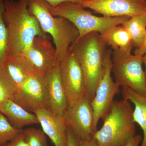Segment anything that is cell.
I'll list each match as a JSON object with an SVG mask.
<instances>
[{
    "instance_id": "9",
    "label": "cell",
    "mask_w": 146,
    "mask_h": 146,
    "mask_svg": "<svg viewBox=\"0 0 146 146\" xmlns=\"http://www.w3.org/2000/svg\"><path fill=\"white\" fill-rule=\"evenodd\" d=\"M59 67L68 107H70L86 94L83 72L75 56L70 51L59 63Z\"/></svg>"
},
{
    "instance_id": "29",
    "label": "cell",
    "mask_w": 146,
    "mask_h": 146,
    "mask_svg": "<svg viewBox=\"0 0 146 146\" xmlns=\"http://www.w3.org/2000/svg\"><path fill=\"white\" fill-rule=\"evenodd\" d=\"M146 53V36L145 42L141 48L135 49L134 52V54L143 56Z\"/></svg>"
},
{
    "instance_id": "1",
    "label": "cell",
    "mask_w": 146,
    "mask_h": 146,
    "mask_svg": "<svg viewBox=\"0 0 146 146\" xmlns=\"http://www.w3.org/2000/svg\"><path fill=\"white\" fill-rule=\"evenodd\" d=\"M4 18L8 32L7 56L23 54L36 36L47 37L29 10L28 0H5Z\"/></svg>"
},
{
    "instance_id": "24",
    "label": "cell",
    "mask_w": 146,
    "mask_h": 146,
    "mask_svg": "<svg viewBox=\"0 0 146 146\" xmlns=\"http://www.w3.org/2000/svg\"><path fill=\"white\" fill-rule=\"evenodd\" d=\"M4 146H29L25 139L23 130L17 137Z\"/></svg>"
},
{
    "instance_id": "17",
    "label": "cell",
    "mask_w": 146,
    "mask_h": 146,
    "mask_svg": "<svg viewBox=\"0 0 146 146\" xmlns=\"http://www.w3.org/2000/svg\"><path fill=\"white\" fill-rule=\"evenodd\" d=\"M4 66L13 79L16 89L36 73L23 55L7 56Z\"/></svg>"
},
{
    "instance_id": "23",
    "label": "cell",
    "mask_w": 146,
    "mask_h": 146,
    "mask_svg": "<svg viewBox=\"0 0 146 146\" xmlns=\"http://www.w3.org/2000/svg\"><path fill=\"white\" fill-rule=\"evenodd\" d=\"M25 139L29 146H48L46 135L43 130L29 127L23 129Z\"/></svg>"
},
{
    "instance_id": "27",
    "label": "cell",
    "mask_w": 146,
    "mask_h": 146,
    "mask_svg": "<svg viewBox=\"0 0 146 146\" xmlns=\"http://www.w3.org/2000/svg\"><path fill=\"white\" fill-rule=\"evenodd\" d=\"M77 146H99L94 138L89 139H78Z\"/></svg>"
},
{
    "instance_id": "13",
    "label": "cell",
    "mask_w": 146,
    "mask_h": 146,
    "mask_svg": "<svg viewBox=\"0 0 146 146\" xmlns=\"http://www.w3.org/2000/svg\"><path fill=\"white\" fill-rule=\"evenodd\" d=\"M33 113L54 146H67L68 125L63 116L54 114L49 109H38Z\"/></svg>"
},
{
    "instance_id": "10",
    "label": "cell",
    "mask_w": 146,
    "mask_h": 146,
    "mask_svg": "<svg viewBox=\"0 0 146 146\" xmlns=\"http://www.w3.org/2000/svg\"><path fill=\"white\" fill-rule=\"evenodd\" d=\"M86 94L78 102L68 107L63 115L68 126L77 138L89 139L94 137V112Z\"/></svg>"
},
{
    "instance_id": "6",
    "label": "cell",
    "mask_w": 146,
    "mask_h": 146,
    "mask_svg": "<svg viewBox=\"0 0 146 146\" xmlns=\"http://www.w3.org/2000/svg\"><path fill=\"white\" fill-rule=\"evenodd\" d=\"M111 59L112 72L119 86L146 94L145 74L142 67L143 56L117 49L112 51Z\"/></svg>"
},
{
    "instance_id": "19",
    "label": "cell",
    "mask_w": 146,
    "mask_h": 146,
    "mask_svg": "<svg viewBox=\"0 0 146 146\" xmlns=\"http://www.w3.org/2000/svg\"><path fill=\"white\" fill-rule=\"evenodd\" d=\"M122 25L130 34L133 47L141 48L146 36V14L130 17Z\"/></svg>"
},
{
    "instance_id": "18",
    "label": "cell",
    "mask_w": 146,
    "mask_h": 146,
    "mask_svg": "<svg viewBox=\"0 0 146 146\" xmlns=\"http://www.w3.org/2000/svg\"><path fill=\"white\" fill-rule=\"evenodd\" d=\"M107 46L113 49L120 50L127 53H131L133 43L130 34L122 25L115 26L101 35Z\"/></svg>"
},
{
    "instance_id": "4",
    "label": "cell",
    "mask_w": 146,
    "mask_h": 146,
    "mask_svg": "<svg viewBox=\"0 0 146 146\" xmlns=\"http://www.w3.org/2000/svg\"><path fill=\"white\" fill-rule=\"evenodd\" d=\"M28 7L37 18L43 31L52 37L56 58L60 63L66 56L71 45L78 39V29L66 18L53 16L48 8V3L44 0H28Z\"/></svg>"
},
{
    "instance_id": "28",
    "label": "cell",
    "mask_w": 146,
    "mask_h": 146,
    "mask_svg": "<svg viewBox=\"0 0 146 146\" xmlns=\"http://www.w3.org/2000/svg\"><path fill=\"white\" fill-rule=\"evenodd\" d=\"M143 138L141 135L136 134L124 146H139L143 141Z\"/></svg>"
},
{
    "instance_id": "8",
    "label": "cell",
    "mask_w": 146,
    "mask_h": 146,
    "mask_svg": "<svg viewBox=\"0 0 146 146\" xmlns=\"http://www.w3.org/2000/svg\"><path fill=\"white\" fill-rule=\"evenodd\" d=\"M112 50L110 52L106 61L103 77L97 87L95 96L91 102L94 112L93 129L95 133L98 130V124L100 119L109 112L114 102V98L120 92V87L112 78Z\"/></svg>"
},
{
    "instance_id": "20",
    "label": "cell",
    "mask_w": 146,
    "mask_h": 146,
    "mask_svg": "<svg viewBox=\"0 0 146 146\" xmlns=\"http://www.w3.org/2000/svg\"><path fill=\"white\" fill-rule=\"evenodd\" d=\"M16 86L5 66H0V113L3 106L9 100H13Z\"/></svg>"
},
{
    "instance_id": "7",
    "label": "cell",
    "mask_w": 146,
    "mask_h": 146,
    "mask_svg": "<svg viewBox=\"0 0 146 146\" xmlns=\"http://www.w3.org/2000/svg\"><path fill=\"white\" fill-rule=\"evenodd\" d=\"M13 100L29 112L49 109V102L46 76L32 75L16 90Z\"/></svg>"
},
{
    "instance_id": "5",
    "label": "cell",
    "mask_w": 146,
    "mask_h": 146,
    "mask_svg": "<svg viewBox=\"0 0 146 146\" xmlns=\"http://www.w3.org/2000/svg\"><path fill=\"white\" fill-rule=\"evenodd\" d=\"M48 7L53 16L63 17L72 23L78 29L79 37L93 32L104 34L110 28L122 25L130 18L96 16L81 4L72 2L63 3L55 7L48 3Z\"/></svg>"
},
{
    "instance_id": "14",
    "label": "cell",
    "mask_w": 146,
    "mask_h": 146,
    "mask_svg": "<svg viewBox=\"0 0 146 146\" xmlns=\"http://www.w3.org/2000/svg\"><path fill=\"white\" fill-rule=\"evenodd\" d=\"M46 80L49 96V109L56 115L63 116L68 108V101L60 74L59 65L48 72Z\"/></svg>"
},
{
    "instance_id": "21",
    "label": "cell",
    "mask_w": 146,
    "mask_h": 146,
    "mask_svg": "<svg viewBox=\"0 0 146 146\" xmlns=\"http://www.w3.org/2000/svg\"><path fill=\"white\" fill-rule=\"evenodd\" d=\"M5 0H0V66H4L7 56L8 32L4 18Z\"/></svg>"
},
{
    "instance_id": "30",
    "label": "cell",
    "mask_w": 146,
    "mask_h": 146,
    "mask_svg": "<svg viewBox=\"0 0 146 146\" xmlns=\"http://www.w3.org/2000/svg\"><path fill=\"white\" fill-rule=\"evenodd\" d=\"M143 63L145 66V72L146 79V53L143 56Z\"/></svg>"
},
{
    "instance_id": "31",
    "label": "cell",
    "mask_w": 146,
    "mask_h": 146,
    "mask_svg": "<svg viewBox=\"0 0 146 146\" xmlns=\"http://www.w3.org/2000/svg\"><path fill=\"white\" fill-rule=\"evenodd\" d=\"M144 1H145V2H146V0H144Z\"/></svg>"
},
{
    "instance_id": "12",
    "label": "cell",
    "mask_w": 146,
    "mask_h": 146,
    "mask_svg": "<svg viewBox=\"0 0 146 146\" xmlns=\"http://www.w3.org/2000/svg\"><path fill=\"white\" fill-rule=\"evenodd\" d=\"M23 55L36 72L46 76L59 65L55 47L47 37L36 36Z\"/></svg>"
},
{
    "instance_id": "25",
    "label": "cell",
    "mask_w": 146,
    "mask_h": 146,
    "mask_svg": "<svg viewBox=\"0 0 146 146\" xmlns=\"http://www.w3.org/2000/svg\"><path fill=\"white\" fill-rule=\"evenodd\" d=\"M68 145L67 146H77L78 144V138H77L70 128L68 126Z\"/></svg>"
},
{
    "instance_id": "11",
    "label": "cell",
    "mask_w": 146,
    "mask_h": 146,
    "mask_svg": "<svg viewBox=\"0 0 146 146\" xmlns=\"http://www.w3.org/2000/svg\"><path fill=\"white\" fill-rule=\"evenodd\" d=\"M81 4L106 17H131L146 14L144 0H84Z\"/></svg>"
},
{
    "instance_id": "22",
    "label": "cell",
    "mask_w": 146,
    "mask_h": 146,
    "mask_svg": "<svg viewBox=\"0 0 146 146\" xmlns=\"http://www.w3.org/2000/svg\"><path fill=\"white\" fill-rule=\"evenodd\" d=\"M23 129L15 128L3 113H0V146H4L16 138Z\"/></svg>"
},
{
    "instance_id": "2",
    "label": "cell",
    "mask_w": 146,
    "mask_h": 146,
    "mask_svg": "<svg viewBox=\"0 0 146 146\" xmlns=\"http://www.w3.org/2000/svg\"><path fill=\"white\" fill-rule=\"evenodd\" d=\"M107 46L101 35L93 32L78 37L69 49L81 66L86 94L91 102L104 75L108 56L112 50Z\"/></svg>"
},
{
    "instance_id": "3",
    "label": "cell",
    "mask_w": 146,
    "mask_h": 146,
    "mask_svg": "<svg viewBox=\"0 0 146 146\" xmlns=\"http://www.w3.org/2000/svg\"><path fill=\"white\" fill-rule=\"evenodd\" d=\"M129 101L115 100L93 138L99 146H124L136 135L133 110Z\"/></svg>"
},
{
    "instance_id": "16",
    "label": "cell",
    "mask_w": 146,
    "mask_h": 146,
    "mask_svg": "<svg viewBox=\"0 0 146 146\" xmlns=\"http://www.w3.org/2000/svg\"><path fill=\"white\" fill-rule=\"evenodd\" d=\"M121 94L123 99L134 104L133 120L140 126L143 133L141 146H146V94L138 93L127 87H122Z\"/></svg>"
},
{
    "instance_id": "15",
    "label": "cell",
    "mask_w": 146,
    "mask_h": 146,
    "mask_svg": "<svg viewBox=\"0 0 146 146\" xmlns=\"http://www.w3.org/2000/svg\"><path fill=\"white\" fill-rule=\"evenodd\" d=\"M1 112L11 125L17 129L22 130L25 127L39 124L35 113L29 112L12 100H9L6 102Z\"/></svg>"
},
{
    "instance_id": "26",
    "label": "cell",
    "mask_w": 146,
    "mask_h": 146,
    "mask_svg": "<svg viewBox=\"0 0 146 146\" xmlns=\"http://www.w3.org/2000/svg\"><path fill=\"white\" fill-rule=\"evenodd\" d=\"M46 2L51 6L53 7L57 6L60 4L66 2H72L78 3L82 4L84 0H44Z\"/></svg>"
}]
</instances>
